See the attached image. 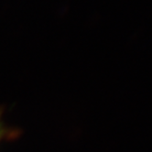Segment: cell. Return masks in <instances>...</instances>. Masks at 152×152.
I'll use <instances>...</instances> for the list:
<instances>
[{
    "label": "cell",
    "mask_w": 152,
    "mask_h": 152,
    "mask_svg": "<svg viewBox=\"0 0 152 152\" xmlns=\"http://www.w3.org/2000/svg\"><path fill=\"white\" fill-rule=\"evenodd\" d=\"M4 107L0 106V144L6 140H13L19 137L20 131L18 128H14L7 126L4 119Z\"/></svg>",
    "instance_id": "6da1fadb"
}]
</instances>
